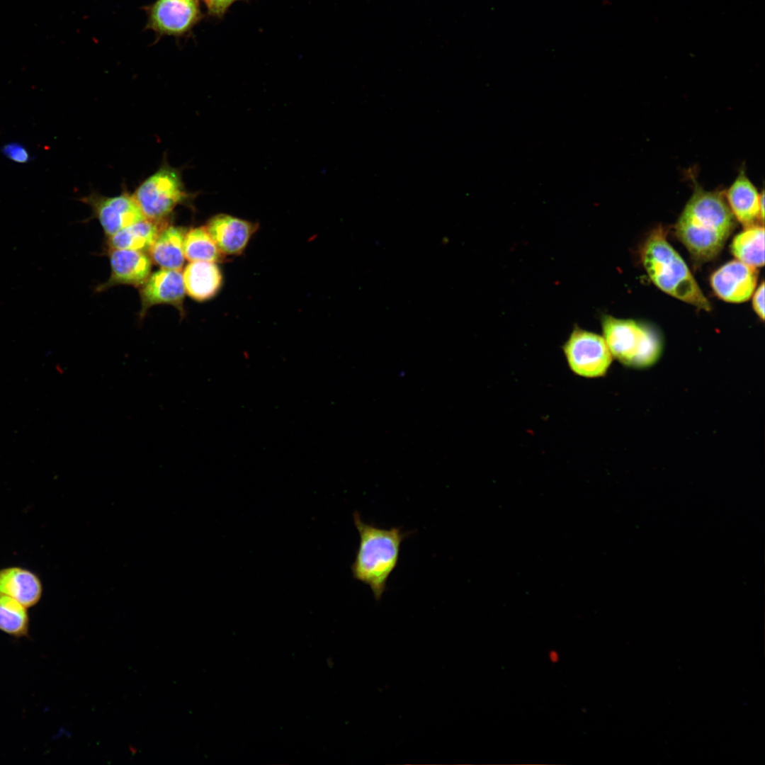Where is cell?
I'll return each mask as SVG.
<instances>
[{
	"label": "cell",
	"instance_id": "cell-8",
	"mask_svg": "<svg viewBox=\"0 0 765 765\" xmlns=\"http://www.w3.org/2000/svg\"><path fill=\"white\" fill-rule=\"evenodd\" d=\"M80 200L91 207L103 230L109 237L146 218L132 195L127 192L113 197L91 193L81 198Z\"/></svg>",
	"mask_w": 765,
	"mask_h": 765
},
{
	"label": "cell",
	"instance_id": "cell-11",
	"mask_svg": "<svg viewBox=\"0 0 765 765\" xmlns=\"http://www.w3.org/2000/svg\"><path fill=\"white\" fill-rule=\"evenodd\" d=\"M186 293L183 273L180 270L162 268L154 272L149 275L140 291V316L158 304L171 305L183 314Z\"/></svg>",
	"mask_w": 765,
	"mask_h": 765
},
{
	"label": "cell",
	"instance_id": "cell-21",
	"mask_svg": "<svg viewBox=\"0 0 765 765\" xmlns=\"http://www.w3.org/2000/svg\"><path fill=\"white\" fill-rule=\"evenodd\" d=\"M0 150L6 159L17 164H28L33 159L28 149L18 142L6 143L1 147Z\"/></svg>",
	"mask_w": 765,
	"mask_h": 765
},
{
	"label": "cell",
	"instance_id": "cell-18",
	"mask_svg": "<svg viewBox=\"0 0 765 765\" xmlns=\"http://www.w3.org/2000/svg\"><path fill=\"white\" fill-rule=\"evenodd\" d=\"M731 252L737 260L753 267L764 264V228L755 225L744 228L731 244Z\"/></svg>",
	"mask_w": 765,
	"mask_h": 765
},
{
	"label": "cell",
	"instance_id": "cell-13",
	"mask_svg": "<svg viewBox=\"0 0 765 765\" xmlns=\"http://www.w3.org/2000/svg\"><path fill=\"white\" fill-rule=\"evenodd\" d=\"M109 256L111 273L101 290L120 284L141 286L150 275L151 260L142 251L110 249Z\"/></svg>",
	"mask_w": 765,
	"mask_h": 765
},
{
	"label": "cell",
	"instance_id": "cell-23",
	"mask_svg": "<svg viewBox=\"0 0 765 765\" xmlns=\"http://www.w3.org/2000/svg\"><path fill=\"white\" fill-rule=\"evenodd\" d=\"M752 306L756 314L762 320L764 319V283L758 287L752 294Z\"/></svg>",
	"mask_w": 765,
	"mask_h": 765
},
{
	"label": "cell",
	"instance_id": "cell-3",
	"mask_svg": "<svg viewBox=\"0 0 765 765\" xmlns=\"http://www.w3.org/2000/svg\"><path fill=\"white\" fill-rule=\"evenodd\" d=\"M642 264L653 283L665 293L697 308L711 305L686 264L667 240L662 227L653 230L641 251Z\"/></svg>",
	"mask_w": 765,
	"mask_h": 765
},
{
	"label": "cell",
	"instance_id": "cell-5",
	"mask_svg": "<svg viewBox=\"0 0 765 765\" xmlns=\"http://www.w3.org/2000/svg\"><path fill=\"white\" fill-rule=\"evenodd\" d=\"M132 195L144 216L154 221H163L192 196L185 188L180 171L166 163L143 181Z\"/></svg>",
	"mask_w": 765,
	"mask_h": 765
},
{
	"label": "cell",
	"instance_id": "cell-24",
	"mask_svg": "<svg viewBox=\"0 0 765 765\" xmlns=\"http://www.w3.org/2000/svg\"><path fill=\"white\" fill-rule=\"evenodd\" d=\"M549 659L552 663H557L559 660V654L555 650H551L549 652Z\"/></svg>",
	"mask_w": 765,
	"mask_h": 765
},
{
	"label": "cell",
	"instance_id": "cell-10",
	"mask_svg": "<svg viewBox=\"0 0 765 765\" xmlns=\"http://www.w3.org/2000/svg\"><path fill=\"white\" fill-rule=\"evenodd\" d=\"M735 218L744 227L764 223V193H759L742 167L725 193Z\"/></svg>",
	"mask_w": 765,
	"mask_h": 765
},
{
	"label": "cell",
	"instance_id": "cell-14",
	"mask_svg": "<svg viewBox=\"0 0 765 765\" xmlns=\"http://www.w3.org/2000/svg\"><path fill=\"white\" fill-rule=\"evenodd\" d=\"M0 593L6 594L26 608L37 604L42 594V584L38 576L20 567L0 569Z\"/></svg>",
	"mask_w": 765,
	"mask_h": 765
},
{
	"label": "cell",
	"instance_id": "cell-9",
	"mask_svg": "<svg viewBox=\"0 0 765 765\" xmlns=\"http://www.w3.org/2000/svg\"><path fill=\"white\" fill-rule=\"evenodd\" d=\"M758 271L756 267L738 260L730 261L710 277L711 287L718 298L733 303L750 299L756 286Z\"/></svg>",
	"mask_w": 765,
	"mask_h": 765
},
{
	"label": "cell",
	"instance_id": "cell-1",
	"mask_svg": "<svg viewBox=\"0 0 765 765\" xmlns=\"http://www.w3.org/2000/svg\"><path fill=\"white\" fill-rule=\"evenodd\" d=\"M735 227L721 192L708 191L695 182L693 193L676 224L677 237L698 261L715 258Z\"/></svg>",
	"mask_w": 765,
	"mask_h": 765
},
{
	"label": "cell",
	"instance_id": "cell-12",
	"mask_svg": "<svg viewBox=\"0 0 765 765\" xmlns=\"http://www.w3.org/2000/svg\"><path fill=\"white\" fill-rule=\"evenodd\" d=\"M258 227L256 223L221 213L212 217L205 227L225 255H239Z\"/></svg>",
	"mask_w": 765,
	"mask_h": 765
},
{
	"label": "cell",
	"instance_id": "cell-2",
	"mask_svg": "<svg viewBox=\"0 0 765 765\" xmlns=\"http://www.w3.org/2000/svg\"><path fill=\"white\" fill-rule=\"evenodd\" d=\"M353 518L359 543L351 566L352 576L368 586L375 599L379 601L397 566L402 543L412 533L403 532L400 527L384 528L367 523L357 511Z\"/></svg>",
	"mask_w": 765,
	"mask_h": 765
},
{
	"label": "cell",
	"instance_id": "cell-15",
	"mask_svg": "<svg viewBox=\"0 0 765 765\" xmlns=\"http://www.w3.org/2000/svg\"><path fill=\"white\" fill-rule=\"evenodd\" d=\"M186 293L193 300L202 302L211 299L219 291L222 275L216 263L191 261L183 272Z\"/></svg>",
	"mask_w": 765,
	"mask_h": 765
},
{
	"label": "cell",
	"instance_id": "cell-22",
	"mask_svg": "<svg viewBox=\"0 0 765 765\" xmlns=\"http://www.w3.org/2000/svg\"><path fill=\"white\" fill-rule=\"evenodd\" d=\"M209 16L221 18L236 1L242 0H201Z\"/></svg>",
	"mask_w": 765,
	"mask_h": 765
},
{
	"label": "cell",
	"instance_id": "cell-6",
	"mask_svg": "<svg viewBox=\"0 0 765 765\" xmlns=\"http://www.w3.org/2000/svg\"><path fill=\"white\" fill-rule=\"evenodd\" d=\"M561 348L572 373L584 378L606 376L613 359L602 336L578 325Z\"/></svg>",
	"mask_w": 765,
	"mask_h": 765
},
{
	"label": "cell",
	"instance_id": "cell-20",
	"mask_svg": "<svg viewBox=\"0 0 765 765\" xmlns=\"http://www.w3.org/2000/svg\"><path fill=\"white\" fill-rule=\"evenodd\" d=\"M28 628L26 607L15 599L0 593V630L20 638L28 635Z\"/></svg>",
	"mask_w": 765,
	"mask_h": 765
},
{
	"label": "cell",
	"instance_id": "cell-7",
	"mask_svg": "<svg viewBox=\"0 0 765 765\" xmlns=\"http://www.w3.org/2000/svg\"><path fill=\"white\" fill-rule=\"evenodd\" d=\"M142 8L147 18L144 28L152 30L157 40L186 37L203 17L200 0H156Z\"/></svg>",
	"mask_w": 765,
	"mask_h": 765
},
{
	"label": "cell",
	"instance_id": "cell-16",
	"mask_svg": "<svg viewBox=\"0 0 765 765\" xmlns=\"http://www.w3.org/2000/svg\"><path fill=\"white\" fill-rule=\"evenodd\" d=\"M186 233L183 227H164L148 250L153 262L162 268L180 270L185 261L183 241Z\"/></svg>",
	"mask_w": 765,
	"mask_h": 765
},
{
	"label": "cell",
	"instance_id": "cell-17",
	"mask_svg": "<svg viewBox=\"0 0 765 765\" xmlns=\"http://www.w3.org/2000/svg\"><path fill=\"white\" fill-rule=\"evenodd\" d=\"M162 222L147 218L141 220L110 236L108 244L110 249L149 250L165 227Z\"/></svg>",
	"mask_w": 765,
	"mask_h": 765
},
{
	"label": "cell",
	"instance_id": "cell-19",
	"mask_svg": "<svg viewBox=\"0 0 765 765\" xmlns=\"http://www.w3.org/2000/svg\"><path fill=\"white\" fill-rule=\"evenodd\" d=\"M185 259L190 261L222 262L225 256L219 249L205 227L186 232L183 241Z\"/></svg>",
	"mask_w": 765,
	"mask_h": 765
},
{
	"label": "cell",
	"instance_id": "cell-4",
	"mask_svg": "<svg viewBox=\"0 0 765 765\" xmlns=\"http://www.w3.org/2000/svg\"><path fill=\"white\" fill-rule=\"evenodd\" d=\"M603 338L613 357L623 366L645 369L662 356L663 340L651 324L630 319L604 314L601 318Z\"/></svg>",
	"mask_w": 765,
	"mask_h": 765
}]
</instances>
